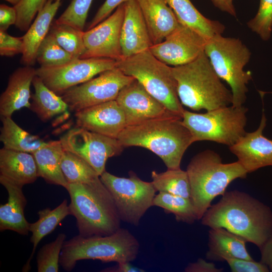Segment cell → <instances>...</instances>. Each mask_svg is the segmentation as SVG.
<instances>
[{
	"label": "cell",
	"instance_id": "cell-1",
	"mask_svg": "<svg viewBox=\"0 0 272 272\" xmlns=\"http://www.w3.org/2000/svg\"><path fill=\"white\" fill-rule=\"evenodd\" d=\"M200 220L203 226L225 228L259 249L272 236L270 207L238 190L226 191Z\"/></svg>",
	"mask_w": 272,
	"mask_h": 272
},
{
	"label": "cell",
	"instance_id": "cell-2",
	"mask_svg": "<svg viewBox=\"0 0 272 272\" xmlns=\"http://www.w3.org/2000/svg\"><path fill=\"white\" fill-rule=\"evenodd\" d=\"M117 139L123 148L149 150L161 159L167 169L180 168L184 154L193 143L182 117L173 114L126 126Z\"/></svg>",
	"mask_w": 272,
	"mask_h": 272
},
{
	"label": "cell",
	"instance_id": "cell-3",
	"mask_svg": "<svg viewBox=\"0 0 272 272\" xmlns=\"http://www.w3.org/2000/svg\"><path fill=\"white\" fill-rule=\"evenodd\" d=\"M66 189L79 235H109L120 228L121 220L113 199L100 177L89 183H68Z\"/></svg>",
	"mask_w": 272,
	"mask_h": 272
},
{
	"label": "cell",
	"instance_id": "cell-4",
	"mask_svg": "<svg viewBox=\"0 0 272 272\" xmlns=\"http://www.w3.org/2000/svg\"><path fill=\"white\" fill-rule=\"evenodd\" d=\"M181 104L193 111L232 104V94L221 82L203 52L192 61L172 67Z\"/></svg>",
	"mask_w": 272,
	"mask_h": 272
},
{
	"label": "cell",
	"instance_id": "cell-5",
	"mask_svg": "<svg viewBox=\"0 0 272 272\" xmlns=\"http://www.w3.org/2000/svg\"><path fill=\"white\" fill-rule=\"evenodd\" d=\"M186 171L190 184V199L198 220L211 206L212 201L224 194L232 181L245 178L248 174L238 161L224 163L220 156L211 150L193 156Z\"/></svg>",
	"mask_w": 272,
	"mask_h": 272
},
{
	"label": "cell",
	"instance_id": "cell-6",
	"mask_svg": "<svg viewBox=\"0 0 272 272\" xmlns=\"http://www.w3.org/2000/svg\"><path fill=\"white\" fill-rule=\"evenodd\" d=\"M139 249L138 239L128 229L121 227L109 235L83 237L78 235L64 241L59 264L64 270L70 271L81 260L131 262L137 258Z\"/></svg>",
	"mask_w": 272,
	"mask_h": 272
},
{
	"label": "cell",
	"instance_id": "cell-7",
	"mask_svg": "<svg viewBox=\"0 0 272 272\" xmlns=\"http://www.w3.org/2000/svg\"><path fill=\"white\" fill-rule=\"evenodd\" d=\"M204 51L216 73L230 86L231 105L242 106L246 100L247 85L252 79L251 72L244 70L251 56L248 48L238 38L219 34L207 41Z\"/></svg>",
	"mask_w": 272,
	"mask_h": 272
},
{
	"label": "cell",
	"instance_id": "cell-8",
	"mask_svg": "<svg viewBox=\"0 0 272 272\" xmlns=\"http://www.w3.org/2000/svg\"><path fill=\"white\" fill-rule=\"evenodd\" d=\"M116 67L141 83L169 112L182 117L185 109L178 96L172 67L157 59L149 49L117 61Z\"/></svg>",
	"mask_w": 272,
	"mask_h": 272
},
{
	"label": "cell",
	"instance_id": "cell-9",
	"mask_svg": "<svg viewBox=\"0 0 272 272\" xmlns=\"http://www.w3.org/2000/svg\"><path fill=\"white\" fill-rule=\"evenodd\" d=\"M243 105H232L198 113L185 110L182 120L190 131L193 143L209 141L229 147L236 144L246 132V114Z\"/></svg>",
	"mask_w": 272,
	"mask_h": 272
},
{
	"label": "cell",
	"instance_id": "cell-10",
	"mask_svg": "<svg viewBox=\"0 0 272 272\" xmlns=\"http://www.w3.org/2000/svg\"><path fill=\"white\" fill-rule=\"evenodd\" d=\"M129 177H121L105 171L100 178L110 193L120 220L138 226L142 218L153 206L156 195L152 182L145 181L132 171Z\"/></svg>",
	"mask_w": 272,
	"mask_h": 272
},
{
	"label": "cell",
	"instance_id": "cell-11",
	"mask_svg": "<svg viewBox=\"0 0 272 272\" xmlns=\"http://www.w3.org/2000/svg\"><path fill=\"white\" fill-rule=\"evenodd\" d=\"M134 79L115 67L70 88L60 96L70 110L76 112L89 107L115 100L122 89Z\"/></svg>",
	"mask_w": 272,
	"mask_h": 272
},
{
	"label": "cell",
	"instance_id": "cell-12",
	"mask_svg": "<svg viewBox=\"0 0 272 272\" xmlns=\"http://www.w3.org/2000/svg\"><path fill=\"white\" fill-rule=\"evenodd\" d=\"M116 65L117 60L111 58H75L61 65L41 66L36 69V75L49 89L61 96L70 88Z\"/></svg>",
	"mask_w": 272,
	"mask_h": 272
},
{
	"label": "cell",
	"instance_id": "cell-13",
	"mask_svg": "<svg viewBox=\"0 0 272 272\" xmlns=\"http://www.w3.org/2000/svg\"><path fill=\"white\" fill-rule=\"evenodd\" d=\"M64 150L86 161L100 176L108 158L119 155L123 150L117 139L92 132L78 126L60 138Z\"/></svg>",
	"mask_w": 272,
	"mask_h": 272
},
{
	"label": "cell",
	"instance_id": "cell-14",
	"mask_svg": "<svg viewBox=\"0 0 272 272\" xmlns=\"http://www.w3.org/2000/svg\"><path fill=\"white\" fill-rule=\"evenodd\" d=\"M124 13L123 3L112 15L84 32L85 50L80 58L122 59L120 36Z\"/></svg>",
	"mask_w": 272,
	"mask_h": 272
},
{
	"label": "cell",
	"instance_id": "cell-15",
	"mask_svg": "<svg viewBox=\"0 0 272 272\" xmlns=\"http://www.w3.org/2000/svg\"><path fill=\"white\" fill-rule=\"evenodd\" d=\"M208 40L181 24L164 40L149 50L162 62L173 66L188 63L204 52Z\"/></svg>",
	"mask_w": 272,
	"mask_h": 272
},
{
	"label": "cell",
	"instance_id": "cell-16",
	"mask_svg": "<svg viewBox=\"0 0 272 272\" xmlns=\"http://www.w3.org/2000/svg\"><path fill=\"white\" fill-rule=\"evenodd\" d=\"M115 100L124 112L126 126L172 114L136 79L122 89Z\"/></svg>",
	"mask_w": 272,
	"mask_h": 272
},
{
	"label": "cell",
	"instance_id": "cell-17",
	"mask_svg": "<svg viewBox=\"0 0 272 272\" xmlns=\"http://www.w3.org/2000/svg\"><path fill=\"white\" fill-rule=\"evenodd\" d=\"M266 125V118L262 108L261 119L257 129L246 132L236 144L229 147L248 173L272 166V140L263 134Z\"/></svg>",
	"mask_w": 272,
	"mask_h": 272
},
{
	"label": "cell",
	"instance_id": "cell-18",
	"mask_svg": "<svg viewBox=\"0 0 272 272\" xmlns=\"http://www.w3.org/2000/svg\"><path fill=\"white\" fill-rule=\"evenodd\" d=\"M77 126L117 139L126 126L124 112L116 100L110 101L75 112Z\"/></svg>",
	"mask_w": 272,
	"mask_h": 272
},
{
	"label": "cell",
	"instance_id": "cell-19",
	"mask_svg": "<svg viewBox=\"0 0 272 272\" xmlns=\"http://www.w3.org/2000/svg\"><path fill=\"white\" fill-rule=\"evenodd\" d=\"M120 42L122 59L149 50L153 45L137 0L124 3Z\"/></svg>",
	"mask_w": 272,
	"mask_h": 272
},
{
	"label": "cell",
	"instance_id": "cell-20",
	"mask_svg": "<svg viewBox=\"0 0 272 272\" xmlns=\"http://www.w3.org/2000/svg\"><path fill=\"white\" fill-rule=\"evenodd\" d=\"M36 76V69L25 65L15 70L10 76L7 87L0 97L1 117H11L24 107L30 108L31 85Z\"/></svg>",
	"mask_w": 272,
	"mask_h": 272
},
{
	"label": "cell",
	"instance_id": "cell-21",
	"mask_svg": "<svg viewBox=\"0 0 272 272\" xmlns=\"http://www.w3.org/2000/svg\"><path fill=\"white\" fill-rule=\"evenodd\" d=\"M0 183L8 193L7 202L0 206V231L11 230L27 235L30 223L24 216L27 201L23 192V186L1 175Z\"/></svg>",
	"mask_w": 272,
	"mask_h": 272
},
{
	"label": "cell",
	"instance_id": "cell-22",
	"mask_svg": "<svg viewBox=\"0 0 272 272\" xmlns=\"http://www.w3.org/2000/svg\"><path fill=\"white\" fill-rule=\"evenodd\" d=\"M153 44L162 42L180 25L175 14L164 0H137Z\"/></svg>",
	"mask_w": 272,
	"mask_h": 272
},
{
	"label": "cell",
	"instance_id": "cell-23",
	"mask_svg": "<svg viewBox=\"0 0 272 272\" xmlns=\"http://www.w3.org/2000/svg\"><path fill=\"white\" fill-rule=\"evenodd\" d=\"M61 5V0H47L34 22L22 36L23 49L21 61L31 66L36 61L38 49L49 32L52 22Z\"/></svg>",
	"mask_w": 272,
	"mask_h": 272
},
{
	"label": "cell",
	"instance_id": "cell-24",
	"mask_svg": "<svg viewBox=\"0 0 272 272\" xmlns=\"http://www.w3.org/2000/svg\"><path fill=\"white\" fill-rule=\"evenodd\" d=\"M246 242L243 238L225 228H210L206 258L213 261H225L229 258L252 259Z\"/></svg>",
	"mask_w": 272,
	"mask_h": 272
},
{
	"label": "cell",
	"instance_id": "cell-25",
	"mask_svg": "<svg viewBox=\"0 0 272 272\" xmlns=\"http://www.w3.org/2000/svg\"><path fill=\"white\" fill-rule=\"evenodd\" d=\"M0 173L23 186L34 182L38 177L32 154L4 147L0 150Z\"/></svg>",
	"mask_w": 272,
	"mask_h": 272
},
{
	"label": "cell",
	"instance_id": "cell-26",
	"mask_svg": "<svg viewBox=\"0 0 272 272\" xmlns=\"http://www.w3.org/2000/svg\"><path fill=\"white\" fill-rule=\"evenodd\" d=\"M63 152L59 140L50 141L39 149L33 155L37 166L38 177L49 184L59 185L66 189L67 182L61 169V158Z\"/></svg>",
	"mask_w": 272,
	"mask_h": 272
},
{
	"label": "cell",
	"instance_id": "cell-27",
	"mask_svg": "<svg viewBox=\"0 0 272 272\" xmlns=\"http://www.w3.org/2000/svg\"><path fill=\"white\" fill-rule=\"evenodd\" d=\"M174 12L180 24L187 26L208 40L222 34L225 26L219 21L203 16L190 0H164Z\"/></svg>",
	"mask_w": 272,
	"mask_h": 272
},
{
	"label": "cell",
	"instance_id": "cell-28",
	"mask_svg": "<svg viewBox=\"0 0 272 272\" xmlns=\"http://www.w3.org/2000/svg\"><path fill=\"white\" fill-rule=\"evenodd\" d=\"M71 215L66 199L53 209L47 208L38 211V219L30 223L29 232L32 233L30 242L33 248L30 256L22 268V271H28L31 269V261L36 249L40 241L46 236L53 232L58 224L68 215Z\"/></svg>",
	"mask_w": 272,
	"mask_h": 272
},
{
	"label": "cell",
	"instance_id": "cell-29",
	"mask_svg": "<svg viewBox=\"0 0 272 272\" xmlns=\"http://www.w3.org/2000/svg\"><path fill=\"white\" fill-rule=\"evenodd\" d=\"M34 93L31 96L30 108L42 121L46 122L69 108L59 96L49 89L37 75L33 80Z\"/></svg>",
	"mask_w": 272,
	"mask_h": 272
},
{
	"label": "cell",
	"instance_id": "cell-30",
	"mask_svg": "<svg viewBox=\"0 0 272 272\" xmlns=\"http://www.w3.org/2000/svg\"><path fill=\"white\" fill-rule=\"evenodd\" d=\"M1 120L0 141L4 148L32 154L47 144L48 142L22 129L11 117L2 116Z\"/></svg>",
	"mask_w": 272,
	"mask_h": 272
},
{
	"label": "cell",
	"instance_id": "cell-31",
	"mask_svg": "<svg viewBox=\"0 0 272 272\" xmlns=\"http://www.w3.org/2000/svg\"><path fill=\"white\" fill-rule=\"evenodd\" d=\"M151 181L157 191L165 192L190 198L191 188L186 171L167 169L163 172H151Z\"/></svg>",
	"mask_w": 272,
	"mask_h": 272
},
{
	"label": "cell",
	"instance_id": "cell-32",
	"mask_svg": "<svg viewBox=\"0 0 272 272\" xmlns=\"http://www.w3.org/2000/svg\"><path fill=\"white\" fill-rule=\"evenodd\" d=\"M153 206L160 207L166 214H172L178 222L192 224L198 220L195 208L190 198L159 192L153 201Z\"/></svg>",
	"mask_w": 272,
	"mask_h": 272
},
{
	"label": "cell",
	"instance_id": "cell-33",
	"mask_svg": "<svg viewBox=\"0 0 272 272\" xmlns=\"http://www.w3.org/2000/svg\"><path fill=\"white\" fill-rule=\"evenodd\" d=\"M61 169L68 183H89L100 177L83 159L64 149L61 158Z\"/></svg>",
	"mask_w": 272,
	"mask_h": 272
},
{
	"label": "cell",
	"instance_id": "cell-34",
	"mask_svg": "<svg viewBox=\"0 0 272 272\" xmlns=\"http://www.w3.org/2000/svg\"><path fill=\"white\" fill-rule=\"evenodd\" d=\"M49 32L58 44L74 58H80L85 48L84 31L66 24L52 23Z\"/></svg>",
	"mask_w": 272,
	"mask_h": 272
},
{
	"label": "cell",
	"instance_id": "cell-35",
	"mask_svg": "<svg viewBox=\"0 0 272 272\" xmlns=\"http://www.w3.org/2000/svg\"><path fill=\"white\" fill-rule=\"evenodd\" d=\"M74 59L49 32L40 44L36 55V61L42 66L61 65Z\"/></svg>",
	"mask_w": 272,
	"mask_h": 272
},
{
	"label": "cell",
	"instance_id": "cell-36",
	"mask_svg": "<svg viewBox=\"0 0 272 272\" xmlns=\"http://www.w3.org/2000/svg\"><path fill=\"white\" fill-rule=\"evenodd\" d=\"M65 238L64 233H59L54 240L40 249L36 257L38 272L58 271L60 253Z\"/></svg>",
	"mask_w": 272,
	"mask_h": 272
},
{
	"label": "cell",
	"instance_id": "cell-37",
	"mask_svg": "<svg viewBox=\"0 0 272 272\" xmlns=\"http://www.w3.org/2000/svg\"><path fill=\"white\" fill-rule=\"evenodd\" d=\"M92 1L72 0L67 8L55 22L66 24L83 31Z\"/></svg>",
	"mask_w": 272,
	"mask_h": 272
},
{
	"label": "cell",
	"instance_id": "cell-38",
	"mask_svg": "<svg viewBox=\"0 0 272 272\" xmlns=\"http://www.w3.org/2000/svg\"><path fill=\"white\" fill-rule=\"evenodd\" d=\"M247 25L262 40L269 39L272 31V0H260L256 15Z\"/></svg>",
	"mask_w": 272,
	"mask_h": 272
},
{
	"label": "cell",
	"instance_id": "cell-39",
	"mask_svg": "<svg viewBox=\"0 0 272 272\" xmlns=\"http://www.w3.org/2000/svg\"><path fill=\"white\" fill-rule=\"evenodd\" d=\"M46 2L47 0H20L14 6L17 14L16 27L22 31H27Z\"/></svg>",
	"mask_w": 272,
	"mask_h": 272
},
{
	"label": "cell",
	"instance_id": "cell-40",
	"mask_svg": "<svg viewBox=\"0 0 272 272\" xmlns=\"http://www.w3.org/2000/svg\"><path fill=\"white\" fill-rule=\"evenodd\" d=\"M23 43L22 37H17L9 35L7 31L0 30V55L13 56L22 53Z\"/></svg>",
	"mask_w": 272,
	"mask_h": 272
},
{
	"label": "cell",
	"instance_id": "cell-41",
	"mask_svg": "<svg viewBox=\"0 0 272 272\" xmlns=\"http://www.w3.org/2000/svg\"><path fill=\"white\" fill-rule=\"evenodd\" d=\"M232 272H269L268 267L262 262L252 259L229 258L226 260Z\"/></svg>",
	"mask_w": 272,
	"mask_h": 272
},
{
	"label": "cell",
	"instance_id": "cell-42",
	"mask_svg": "<svg viewBox=\"0 0 272 272\" xmlns=\"http://www.w3.org/2000/svg\"><path fill=\"white\" fill-rule=\"evenodd\" d=\"M129 1L130 0H105L91 21L88 29L95 27L103 21L109 16L115 9Z\"/></svg>",
	"mask_w": 272,
	"mask_h": 272
},
{
	"label": "cell",
	"instance_id": "cell-43",
	"mask_svg": "<svg viewBox=\"0 0 272 272\" xmlns=\"http://www.w3.org/2000/svg\"><path fill=\"white\" fill-rule=\"evenodd\" d=\"M17 19V11L14 7L5 4L0 5V30L7 31L12 25H15Z\"/></svg>",
	"mask_w": 272,
	"mask_h": 272
},
{
	"label": "cell",
	"instance_id": "cell-44",
	"mask_svg": "<svg viewBox=\"0 0 272 272\" xmlns=\"http://www.w3.org/2000/svg\"><path fill=\"white\" fill-rule=\"evenodd\" d=\"M223 269L218 268L214 263L199 258L194 262H190L184 268L185 272H222Z\"/></svg>",
	"mask_w": 272,
	"mask_h": 272
},
{
	"label": "cell",
	"instance_id": "cell-45",
	"mask_svg": "<svg viewBox=\"0 0 272 272\" xmlns=\"http://www.w3.org/2000/svg\"><path fill=\"white\" fill-rule=\"evenodd\" d=\"M259 249L261 254L260 261L268 267L269 271H272V236Z\"/></svg>",
	"mask_w": 272,
	"mask_h": 272
},
{
	"label": "cell",
	"instance_id": "cell-46",
	"mask_svg": "<svg viewBox=\"0 0 272 272\" xmlns=\"http://www.w3.org/2000/svg\"><path fill=\"white\" fill-rule=\"evenodd\" d=\"M103 272H145L144 269L138 267L130 263V262H120L111 267L105 268L101 270Z\"/></svg>",
	"mask_w": 272,
	"mask_h": 272
},
{
	"label": "cell",
	"instance_id": "cell-47",
	"mask_svg": "<svg viewBox=\"0 0 272 272\" xmlns=\"http://www.w3.org/2000/svg\"><path fill=\"white\" fill-rule=\"evenodd\" d=\"M215 7L221 11L236 17V13L233 0H211Z\"/></svg>",
	"mask_w": 272,
	"mask_h": 272
},
{
	"label": "cell",
	"instance_id": "cell-48",
	"mask_svg": "<svg viewBox=\"0 0 272 272\" xmlns=\"http://www.w3.org/2000/svg\"><path fill=\"white\" fill-rule=\"evenodd\" d=\"M5 1L10 3V4L13 5L14 6L17 4L20 1V0H5Z\"/></svg>",
	"mask_w": 272,
	"mask_h": 272
},
{
	"label": "cell",
	"instance_id": "cell-49",
	"mask_svg": "<svg viewBox=\"0 0 272 272\" xmlns=\"http://www.w3.org/2000/svg\"><path fill=\"white\" fill-rule=\"evenodd\" d=\"M53 1H56V0H53Z\"/></svg>",
	"mask_w": 272,
	"mask_h": 272
}]
</instances>
